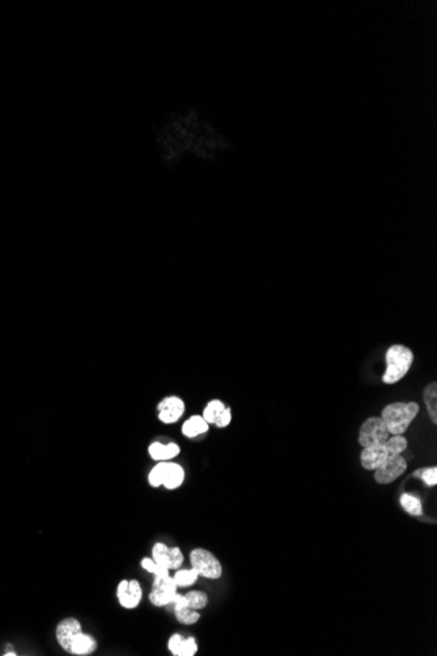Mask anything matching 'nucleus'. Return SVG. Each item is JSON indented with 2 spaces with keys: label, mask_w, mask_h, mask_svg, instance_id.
Listing matches in <instances>:
<instances>
[{
  "label": "nucleus",
  "mask_w": 437,
  "mask_h": 656,
  "mask_svg": "<svg viewBox=\"0 0 437 656\" xmlns=\"http://www.w3.org/2000/svg\"><path fill=\"white\" fill-rule=\"evenodd\" d=\"M389 456H392V454L388 448L386 442L382 443V445L365 447V448H363L361 456H360L361 467H364L365 470H376L377 467L382 465L388 460Z\"/></svg>",
  "instance_id": "9"
},
{
  "label": "nucleus",
  "mask_w": 437,
  "mask_h": 656,
  "mask_svg": "<svg viewBox=\"0 0 437 656\" xmlns=\"http://www.w3.org/2000/svg\"><path fill=\"white\" fill-rule=\"evenodd\" d=\"M183 553L179 546L169 547V570H179L183 565Z\"/></svg>",
  "instance_id": "25"
},
{
  "label": "nucleus",
  "mask_w": 437,
  "mask_h": 656,
  "mask_svg": "<svg viewBox=\"0 0 437 656\" xmlns=\"http://www.w3.org/2000/svg\"><path fill=\"white\" fill-rule=\"evenodd\" d=\"M97 648H99L97 639L93 635L88 634L83 630L74 638L67 653L75 656H90L94 654Z\"/></svg>",
  "instance_id": "11"
},
{
  "label": "nucleus",
  "mask_w": 437,
  "mask_h": 656,
  "mask_svg": "<svg viewBox=\"0 0 437 656\" xmlns=\"http://www.w3.org/2000/svg\"><path fill=\"white\" fill-rule=\"evenodd\" d=\"M414 354L404 345H394L386 351V369L382 376L385 384H395L407 375L413 366Z\"/></svg>",
  "instance_id": "2"
},
{
  "label": "nucleus",
  "mask_w": 437,
  "mask_h": 656,
  "mask_svg": "<svg viewBox=\"0 0 437 656\" xmlns=\"http://www.w3.org/2000/svg\"><path fill=\"white\" fill-rule=\"evenodd\" d=\"M185 481V469L180 464L167 461V469L163 486L167 490H177Z\"/></svg>",
  "instance_id": "13"
},
{
  "label": "nucleus",
  "mask_w": 437,
  "mask_h": 656,
  "mask_svg": "<svg viewBox=\"0 0 437 656\" xmlns=\"http://www.w3.org/2000/svg\"><path fill=\"white\" fill-rule=\"evenodd\" d=\"M174 614L179 623L182 625H194L201 620V613L197 609H192L189 605L174 607Z\"/></svg>",
  "instance_id": "16"
},
{
  "label": "nucleus",
  "mask_w": 437,
  "mask_h": 656,
  "mask_svg": "<svg viewBox=\"0 0 437 656\" xmlns=\"http://www.w3.org/2000/svg\"><path fill=\"white\" fill-rule=\"evenodd\" d=\"M419 413L416 402H393L384 408L381 419L390 435H404Z\"/></svg>",
  "instance_id": "1"
},
{
  "label": "nucleus",
  "mask_w": 437,
  "mask_h": 656,
  "mask_svg": "<svg viewBox=\"0 0 437 656\" xmlns=\"http://www.w3.org/2000/svg\"><path fill=\"white\" fill-rule=\"evenodd\" d=\"M399 503H401V507L404 509V511L413 516H422L423 515V504H422V501L415 497L413 494H409V493H404L399 498Z\"/></svg>",
  "instance_id": "15"
},
{
  "label": "nucleus",
  "mask_w": 437,
  "mask_h": 656,
  "mask_svg": "<svg viewBox=\"0 0 437 656\" xmlns=\"http://www.w3.org/2000/svg\"><path fill=\"white\" fill-rule=\"evenodd\" d=\"M115 596L119 605L124 609H135L143 600V589L136 579H122L115 590Z\"/></svg>",
  "instance_id": "6"
},
{
  "label": "nucleus",
  "mask_w": 437,
  "mask_h": 656,
  "mask_svg": "<svg viewBox=\"0 0 437 656\" xmlns=\"http://www.w3.org/2000/svg\"><path fill=\"white\" fill-rule=\"evenodd\" d=\"M415 477H420V479L424 481L427 486H436L437 485V467H427V469H422L420 472H415Z\"/></svg>",
  "instance_id": "26"
},
{
  "label": "nucleus",
  "mask_w": 437,
  "mask_h": 656,
  "mask_svg": "<svg viewBox=\"0 0 437 656\" xmlns=\"http://www.w3.org/2000/svg\"><path fill=\"white\" fill-rule=\"evenodd\" d=\"M180 445L176 443H161V442H154L148 447V454L152 460L155 461H169L172 458L180 455Z\"/></svg>",
  "instance_id": "12"
},
{
  "label": "nucleus",
  "mask_w": 437,
  "mask_h": 656,
  "mask_svg": "<svg viewBox=\"0 0 437 656\" xmlns=\"http://www.w3.org/2000/svg\"><path fill=\"white\" fill-rule=\"evenodd\" d=\"M390 438V433L381 417H370L361 424L359 431V445L365 448L370 445H382Z\"/></svg>",
  "instance_id": "4"
},
{
  "label": "nucleus",
  "mask_w": 437,
  "mask_h": 656,
  "mask_svg": "<svg viewBox=\"0 0 437 656\" xmlns=\"http://www.w3.org/2000/svg\"><path fill=\"white\" fill-rule=\"evenodd\" d=\"M407 469V461L402 455H392L374 470V481L380 485L392 483L399 479Z\"/></svg>",
  "instance_id": "7"
},
{
  "label": "nucleus",
  "mask_w": 437,
  "mask_h": 656,
  "mask_svg": "<svg viewBox=\"0 0 437 656\" xmlns=\"http://www.w3.org/2000/svg\"><path fill=\"white\" fill-rule=\"evenodd\" d=\"M189 558H190L191 568L199 574V577L210 579V580H217L222 578L223 566L220 561L210 550L203 549V547H195L191 550Z\"/></svg>",
  "instance_id": "3"
},
{
  "label": "nucleus",
  "mask_w": 437,
  "mask_h": 656,
  "mask_svg": "<svg viewBox=\"0 0 437 656\" xmlns=\"http://www.w3.org/2000/svg\"><path fill=\"white\" fill-rule=\"evenodd\" d=\"M208 429H210V424L206 422L202 415H191L190 418L182 424V434L186 438L192 439L207 433Z\"/></svg>",
  "instance_id": "14"
},
{
  "label": "nucleus",
  "mask_w": 437,
  "mask_h": 656,
  "mask_svg": "<svg viewBox=\"0 0 437 656\" xmlns=\"http://www.w3.org/2000/svg\"><path fill=\"white\" fill-rule=\"evenodd\" d=\"M81 632H83V625L79 621L78 618H75V617L63 618L60 623L56 625V642L67 653L71 642Z\"/></svg>",
  "instance_id": "10"
},
{
  "label": "nucleus",
  "mask_w": 437,
  "mask_h": 656,
  "mask_svg": "<svg viewBox=\"0 0 437 656\" xmlns=\"http://www.w3.org/2000/svg\"><path fill=\"white\" fill-rule=\"evenodd\" d=\"M185 599L188 605L197 611H202L208 605V595L203 591H189L185 593Z\"/></svg>",
  "instance_id": "19"
},
{
  "label": "nucleus",
  "mask_w": 437,
  "mask_h": 656,
  "mask_svg": "<svg viewBox=\"0 0 437 656\" xmlns=\"http://www.w3.org/2000/svg\"><path fill=\"white\" fill-rule=\"evenodd\" d=\"M140 566H142L143 570H146L147 573L154 574L155 577H168L169 571H170L168 568L158 566L156 562L152 559V557H151V558L145 557V558L142 559V562H140Z\"/></svg>",
  "instance_id": "24"
},
{
  "label": "nucleus",
  "mask_w": 437,
  "mask_h": 656,
  "mask_svg": "<svg viewBox=\"0 0 437 656\" xmlns=\"http://www.w3.org/2000/svg\"><path fill=\"white\" fill-rule=\"evenodd\" d=\"M185 402L177 396H169L157 405V417L165 424H173L179 422L181 417L185 413Z\"/></svg>",
  "instance_id": "8"
},
{
  "label": "nucleus",
  "mask_w": 437,
  "mask_h": 656,
  "mask_svg": "<svg viewBox=\"0 0 437 656\" xmlns=\"http://www.w3.org/2000/svg\"><path fill=\"white\" fill-rule=\"evenodd\" d=\"M424 402H426L427 410L432 419V422L437 423V384L431 383L427 385L424 390Z\"/></svg>",
  "instance_id": "18"
},
{
  "label": "nucleus",
  "mask_w": 437,
  "mask_h": 656,
  "mask_svg": "<svg viewBox=\"0 0 437 656\" xmlns=\"http://www.w3.org/2000/svg\"><path fill=\"white\" fill-rule=\"evenodd\" d=\"M225 408H226V406H225L223 401L211 400L207 403V406L204 408L202 417L208 424H213V423L216 422L217 417H219L222 413L224 412Z\"/></svg>",
  "instance_id": "20"
},
{
  "label": "nucleus",
  "mask_w": 437,
  "mask_h": 656,
  "mask_svg": "<svg viewBox=\"0 0 437 656\" xmlns=\"http://www.w3.org/2000/svg\"><path fill=\"white\" fill-rule=\"evenodd\" d=\"M198 653V643L194 637L183 638V641L179 646L176 654L173 656H194Z\"/></svg>",
  "instance_id": "23"
},
{
  "label": "nucleus",
  "mask_w": 437,
  "mask_h": 656,
  "mask_svg": "<svg viewBox=\"0 0 437 656\" xmlns=\"http://www.w3.org/2000/svg\"><path fill=\"white\" fill-rule=\"evenodd\" d=\"M198 578H199V574L192 568H182V570L179 568V570L176 571L174 577H173L179 589H188V587H190V586L197 583Z\"/></svg>",
  "instance_id": "17"
},
{
  "label": "nucleus",
  "mask_w": 437,
  "mask_h": 656,
  "mask_svg": "<svg viewBox=\"0 0 437 656\" xmlns=\"http://www.w3.org/2000/svg\"><path fill=\"white\" fill-rule=\"evenodd\" d=\"M165 469H167V461H158L156 465L151 469V472L148 474V483H149L151 488L157 489V488L163 486Z\"/></svg>",
  "instance_id": "21"
},
{
  "label": "nucleus",
  "mask_w": 437,
  "mask_h": 656,
  "mask_svg": "<svg viewBox=\"0 0 437 656\" xmlns=\"http://www.w3.org/2000/svg\"><path fill=\"white\" fill-rule=\"evenodd\" d=\"M152 559L158 566L169 570V547L164 543H156L152 547Z\"/></svg>",
  "instance_id": "22"
},
{
  "label": "nucleus",
  "mask_w": 437,
  "mask_h": 656,
  "mask_svg": "<svg viewBox=\"0 0 437 656\" xmlns=\"http://www.w3.org/2000/svg\"><path fill=\"white\" fill-rule=\"evenodd\" d=\"M231 422H232V410H231V408H225L224 412L217 417L216 422L213 424L219 429H224L226 426H229Z\"/></svg>",
  "instance_id": "27"
},
{
  "label": "nucleus",
  "mask_w": 437,
  "mask_h": 656,
  "mask_svg": "<svg viewBox=\"0 0 437 656\" xmlns=\"http://www.w3.org/2000/svg\"><path fill=\"white\" fill-rule=\"evenodd\" d=\"M179 587L174 582L173 577H155V580H154V584H152V590H151V593H149V601L152 605H155L157 608H161V607H167L169 604H172L176 595L179 593Z\"/></svg>",
  "instance_id": "5"
},
{
  "label": "nucleus",
  "mask_w": 437,
  "mask_h": 656,
  "mask_svg": "<svg viewBox=\"0 0 437 656\" xmlns=\"http://www.w3.org/2000/svg\"><path fill=\"white\" fill-rule=\"evenodd\" d=\"M182 641H183V637H182L181 634H179V633H176V634H173L172 637H170V638H169L168 650L170 651V654H172V655H174V654H176V651H177V648H179V646L181 645V642H182Z\"/></svg>",
  "instance_id": "28"
}]
</instances>
